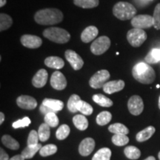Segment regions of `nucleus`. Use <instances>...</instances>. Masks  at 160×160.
<instances>
[{"label": "nucleus", "mask_w": 160, "mask_h": 160, "mask_svg": "<svg viewBox=\"0 0 160 160\" xmlns=\"http://www.w3.org/2000/svg\"><path fill=\"white\" fill-rule=\"evenodd\" d=\"M62 12L57 8H45L38 11L34 15V20L41 25H53L63 20Z\"/></svg>", "instance_id": "obj_1"}, {"label": "nucleus", "mask_w": 160, "mask_h": 160, "mask_svg": "<svg viewBox=\"0 0 160 160\" xmlns=\"http://www.w3.org/2000/svg\"><path fill=\"white\" fill-rule=\"evenodd\" d=\"M132 75L139 82L149 85L154 82L156 73L154 70L148 63L139 62L133 66Z\"/></svg>", "instance_id": "obj_2"}, {"label": "nucleus", "mask_w": 160, "mask_h": 160, "mask_svg": "<svg viewBox=\"0 0 160 160\" xmlns=\"http://www.w3.org/2000/svg\"><path fill=\"white\" fill-rule=\"evenodd\" d=\"M113 13L122 21L132 19L137 14V9L132 4L127 2H119L113 8Z\"/></svg>", "instance_id": "obj_3"}, {"label": "nucleus", "mask_w": 160, "mask_h": 160, "mask_svg": "<svg viewBox=\"0 0 160 160\" xmlns=\"http://www.w3.org/2000/svg\"><path fill=\"white\" fill-rule=\"evenodd\" d=\"M42 34L50 41L58 44H65L68 42L71 39V34L66 30L60 28L52 27L45 29Z\"/></svg>", "instance_id": "obj_4"}, {"label": "nucleus", "mask_w": 160, "mask_h": 160, "mask_svg": "<svg viewBox=\"0 0 160 160\" xmlns=\"http://www.w3.org/2000/svg\"><path fill=\"white\" fill-rule=\"evenodd\" d=\"M147 33L143 29H131L127 33V39L130 45L134 48L140 47L147 39Z\"/></svg>", "instance_id": "obj_5"}, {"label": "nucleus", "mask_w": 160, "mask_h": 160, "mask_svg": "<svg viewBox=\"0 0 160 160\" xmlns=\"http://www.w3.org/2000/svg\"><path fill=\"white\" fill-rule=\"evenodd\" d=\"M111 39L106 36L98 37L91 45V51L94 55H102L105 53L111 47Z\"/></svg>", "instance_id": "obj_6"}, {"label": "nucleus", "mask_w": 160, "mask_h": 160, "mask_svg": "<svg viewBox=\"0 0 160 160\" xmlns=\"http://www.w3.org/2000/svg\"><path fill=\"white\" fill-rule=\"evenodd\" d=\"M111 77L110 73L107 70H100L94 73L89 80V85L92 88L99 89L103 88Z\"/></svg>", "instance_id": "obj_7"}, {"label": "nucleus", "mask_w": 160, "mask_h": 160, "mask_svg": "<svg viewBox=\"0 0 160 160\" xmlns=\"http://www.w3.org/2000/svg\"><path fill=\"white\" fill-rule=\"evenodd\" d=\"M131 23L134 28L147 29L153 26V19L150 15H137L131 19Z\"/></svg>", "instance_id": "obj_8"}, {"label": "nucleus", "mask_w": 160, "mask_h": 160, "mask_svg": "<svg viewBox=\"0 0 160 160\" xmlns=\"http://www.w3.org/2000/svg\"><path fill=\"white\" fill-rule=\"evenodd\" d=\"M128 108L130 113L134 116L140 115L144 110L143 100L139 96H132L128 102Z\"/></svg>", "instance_id": "obj_9"}, {"label": "nucleus", "mask_w": 160, "mask_h": 160, "mask_svg": "<svg viewBox=\"0 0 160 160\" xmlns=\"http://www.w3.org/2000/svg\"><path fill=\"white\" fill-rule=\"evenodd\" d=\"M65 59L75 71H79L83 67L84 61L82 57L72 50H67L65 53Z\"/></svg>", "instance_id": "obj_10"}, {"label": "nucleus", "mask_w": 160, "mask_h": 160, "mask_svg": "<svg viewBox=\"0 0 160 160\" xmlns=\"http://www.w3.org/2000/svg\"><path fill=\"white\" fill-rule=\"evenodd\" d=\"M20 41L24 47L31 49L39 48L42 45V40L41 38L35 35L25 34L21 37Z\"/></svg>", "instance_id": "obj_11"}, {"label": "nucleus", "mask_w": 160, "mask_h": 160, "mask_svg": "<svg viewBox=\"0 0 160 160\" xmlns=\"http://www.w3.org/2000/svg\"><path fill=\"white\" fill-rule=\"evenodd\" d=\"M51 85L53 89L62 91L67 86V80L62 73L60 71L53 72L51 77Z\"/></svg>", "instance_id": "obj_12"}, {"label": "nucleus", "mask_w": 160, "mask_h": 160, "mask_svg": "<svg viewBox=\"0 0 160 160\" xmlns=\"http://www.w3.org/2000/svg\"><path fill=\"white\" fill-rule=\"evenodd\" d=\"M17 104L19 108L25 110L35 109L37 106V101L33 97L28 95L20 96L17 98Z\"/></svg>", "instance_id": "obj_13"}, {"label": "nucleus", "mask_w": 160, "mask_h": 160, "mask_svg": "<svg viewBox=\"0 0 160 160\" xmlns=\"http://www.w3.org/2000/svg\"><path fill=\"white\" fill-rule=\"evenodd\" d=\"M95 148V141L92 138H85L79 146V152L82 157H87L92 153Z\"/></svg>", "instance_id": "obj_14"}, {"label": "nucleus", "mask_w": 160, "mask_h": 160, "mask_svg": "<svg viewBox=\"0 0 160 160\" xmlns=\"http://www.w3.org/2000/svg\"><path fill=\"white\" fill-rule=\"evenodd\" d=\"M125 88V82L123 80H114L105 83L103 86V91L108 94H112L116 92L121 91Z\"/></svg>", "instance_id": "obj_15"}, {"label": "nucleus", "mask_w": 160, "mask_h": 160, "mask_svg": "<svg viewBox=\"0 0 160 160\" xmlns=\"http://www.w3.org/2000/svg\"><path fill=\"white\" fill-rule=\"evenodd\" d=\"M48 78V73L46 70L40 69L37 72L32 79V84L35 88H41L46 85Z\"/></svg>", "instance_id": "obj_16"}, {"label": "nucleus", "mask_w": 160, "mask_h": 160, "mask_svg": "<svg viewBox=\"0 0 160 160\" xmlns=\"http://www.w3.org/2000/svg\"><path fill=\"white\" fill-rule=\"evenodd\" d=\"M99 34V30L95 26H88L81 33V40L85 43H89L94 40Z\"/></svg>", "instance_id": "obj_17"}, {"label": "nucleus", "mask_w": 160, "mask_h": 160, "mask_svg": "<svg viewBox=\"0 0 160 160\" xmlns=\"http://www.w3.org/2000/svg\"><path fill=\"white\" fill-rule=\"evenodd\" d=\"M45 65L51 68L58 70L65 66V62L59 57H48L45 59Z\"/></svg>", "instance_id": "obj_18"}, {"label": "nucleus", "mask_w": 160, "mask_h": 160, "mask_svg": "<svg viewBox=\"0 0 160 160\" xmlns=\"http://www.w3.org/2000/svg\"><path fill=\"white\" fill-rule=\"evenodd\" d=\"M155 131L156 129L154 127L148 126L145 129L139 132L137 136H136V139H137V142H143L147 141L148 139H149L154 134Z\"/></svg>", "instance_id": "obj_19"}, {"label": "nucleus", "mask_w": 160, "mask_h": 160, "mask_svg": "<svg viewBox=\"0 0 160 160\" xmlns=\"http://www.w3.org/2000/svg\"><path fill=\"white\" fill-rule=\"evenodd\" d=\"M42 104L57 112L62 111L64 108V103L61 101V100H59V99H53L45 98V99L43 100Z\"/></svg>", "instance_id": "obj_20"}, {"label": "nucleus", "mask_w": 160, "mask_h": 160, "mask_svg": "<svg viewBox=\"0 0 160 160\" xmlns=\"http://www.w3.org/2000/svg\"><path fill=\"white\" fill-rule=\"evenodd\" d=\"M73 122L79 131H85L88 127V121L83 115L77 114L73 118Z\"/></svg>", "instance_id": "obj_21"}, {"label": "nucleus", "mask_w": 160, "mask_h": 160, "mask_svg": "<svg viewBox=\"0 0 160 160\" xmlns=\"http://www.w3.org/2000/svg\"><path fill=\"white\" fill-rule=\"evenodd\" d=\"M42 148V146L41 144H38V145L33 146H27L22 152L21 154L23 156L25 159H31L34 157L38 151H40Z\"/></svg>", "instance_id": "obj_22"}, {"label": "nucleus", "mask_w": 160, "mask_h": 160, "mask_svg": "<svg viewBox=\"0 0 160 160\" xmlns=\"http://www.w3.org/2000/svg\"><path fill=\"white\" fill-rule=\"evenodd\" d=\"M93 100L98 105L105 108H110L113 105V101L102 94H95L93 96Z\"/></svg>", "instance_id": "obj_23"}, {"label": "nucleus", "mask_w": 160, "mask_h": 160, "mask_svg": "<svg viewBox=\"0 0 160 160\" xmlns=\"http://www.w3.org/2000/svg\"><path fill=\"white\" fill-rule=\"evenodd\" d=\"M75 5L82 8H93L97 7L99 4V0H73Z\"/></svg>", "instance_id": "obj_24"}, {"label": "nucleus", "mask_w": 160, "mask_h": 160, "mask_svg": "<svg viewBox=\"0 0 160 160\" xmlns=\"http://www.w3.org/2000/svg\"><path fill=\"white\" fill-rule=\"evenodd\" d=\"M146 63L156 64L160 62V48H153L145 58Z\"/></svg>", "instance_id": "obj_25"}, {"label": "nucleus", "mask_w": 160, "mask_h": 160, "mask_svg": "<svg viewBox=\"0 0 160 160\" xmlns=\"http://www.w3.org/2000/svg\"><path fill=\"white\" fill-rule=\"evenodd\" d=\"M124 153L126 157L129 159L136 160L138 159L141 156V151L139 148H137L135 146H128L124 150Z\"/></svg>", "instance_id": "obj_26"}, {"label": "nucleus", "mask_w": 160, "mask_h": 160, "mask_svg": "<svg viewBox=\"0 0 160 160\" xmlns=\"http://www.w3.org/2000/svg\"><path fill=\"white\" fill-rule=\"evenodd\" d=\"M2 142L8 148L11 150H18L19 148V143L9 135H4L2 137Z\"/></svg>", "instance_id": "obj_27"}, {"label": "nucleus", "mask_w": 160, "mask_h": 160, "mask_svg": "<svg viewBox=\"0 0 160 160\" xmlns=\"http://www.w3.org/2000/svg\"><path fill=\"white\" fill-rule=\"evenodd\" d=\"M110 132L114 134H125L128 135L129 133V130L126 126L121 123H114L108 127Z\"/></svg>", "instance_id": "obj_28"}, {"label": "nucleus", "mask_w": 160, "mask_h": 160, "mask_svg": "<svg viewBox=\"0 0 160 160\" xmlns=\"http://www.w3.org/2000/svg\"><path fill=\"white\" fill-rule=\"evenodd\" d=\"M111 151L108 148H103L95 153L92 160H111Z\"/></svg>", "instance_id": "obj_29"}, {"label": "nucleus", "mask_w": 160, "mask_h": 160, "mask_svg": "<svg viewBox=\"0 0 160 160\" xmlns=\"http://www.w3.org/2000/svg\"><path fill=\"white\" fill-rule=\"evenodd\" d=\"M50 126L46 123L42 124L39 126V130H38V133H39V140L41 142H45L50 138L51 136V131H50Z\"/></svg>", "instance_id": "obj_30"}, {"label": "nucleus", "mask_w": 160, "mask_h": 160, "mask_svg": "<svg viewBox=\"0 0 160 160\" xmlns=\"http://www.w3.org/2000/svg\"><path fill=\"white\" fill-rule=\"evenodd\" d=\"M13 25V19L9 15L2 13L0 14V31L8 29Z\"/></svg>", "instance_id": "obj_31"}, {"label": "nucleus", "mask_w": 160, "mask_h": 160, "mask_svg": "<svg viewBox=\"0 0 160 160\" xmlns=\"http://www.w3.org/2000/svg\"><path fill=\"white\" fill-rule=\"evenodd\" d=\"M77 108L78 111H79L80 113L87 116L92 114L93 111V108H92V106L90 104L86 102L85 101H82V100H80L79 102L77 103Z\"/></svg>", "instance_id": "obj_32"}, {"label": "nucleus", "mask_w": 160, "mask_h": 160, "mask_svg": "<svg viewBox=\"0 0 160 160\" xmlns=\"http://www.w3.org/2000/svg\"><path fill=\"white\" fill-rule=\"evenodd\" d=\"M57 151V145H53V144H49V145H45L40 149L39 154L42 157H48V156H51L55 154Z\"/></svg>", "instance_id": "obj_33"}, {"label": "nucleus", "mask_w": 160, "mask_h": 160, "mask_svg": "<svg viewBox=\"0 0 160 160\" xmlns=\"http://www.w3.org/2000/svg\"><path fill=\"white\" fill-rule=\"evenodd\" d=\"M112 118L111 113L108 111H102L97 116V123L98 125L103 126L108 124L111 122Z\"/></svg>", "instance_id": "obj_34"}, {"label": "nucleus", "mask_w": 160, "mask_h": 160, "mask_svg": "<svg viewBox=\"0 0 160 160\" xmlns=\"http://www.w3.org/2000/svg\"><path fill=\"white\" fill-rule=\"evenodd\" d=\"M81 100L80 97L77 94H73L69 98L68 101V108L71 113H77L78 110L77 108V103Z\"/></svg>", "instance_id": "obj_35"}, {"label": "nucleus", "mask_w": 160, "mask_h": 160, "mask_svg": "<svg viewBox=\"0 0 160 160\" xmlns=\"http://www.w3.org/2000/svg\"><path fill=\"white\" fill-rule=\"evenodd\" d=\"M112 142L117 146H124L129 142V138L125 134H114L112 137Z\"/></svg>", "instance_id": "obj_36"}, {"label": "nucleus", "mask_w": 160, "mask_h": 160, "mask_svg": "<svg viewBox=\"0 0 160 160\" xmlns=\"http://www.w3.org/2000/svg\"><path fill=\"white\" fill-rule=\"evenodd\" d=\"M45 123L48 125L50 127L55 128L57 127L59 124V119H58L56 113H48L45 115Z\"/></svg>", "instance_id": "obj_37"}, {"label": "nucleus", "mask_w": 160, "mask_h": 160, "mask_svg": "<svg viewBox=\"0 0 160 160\" xmlns=\"http://www.w3.org/2000/svg\"><path fill=\"white\" fill-rule=\"evenodd\" d=\"M70 133V128L67 125H62L58 128L56 133V137L59 140H63L68 137Z\"/></svg>", "instance_id": "obj_38"}, {"label": "nucleus", "mask_w": 160, "mask_h": 160, "mask_svg": "<svg viewBox=\"0 0 160 160\" xmlns=\"http://www.w3.org/2000/svg\"><path fill=\"white\" fill-rule=\"evenodd\" d=\"M153 27L155 29L160 30V3L155 7L153 15Z\"/></svg>", "instance_id": "obj_39"}, {"label": "nucleus", "mask_w": 160, "mask_h": 160, "mask_svg": "<svg viewBox=\"0 0 160 160\" xmlns=\"http://www.w3.org/2000/svg\"><path fill=\"white\" fill-rule=\"evenodd\" d=\"M39 139V137L38 132L33 130L29 133L28 139V146H33L38 145Z\"/></svg>", "instance_id": "obj_40"}, {"label": "nucleus", "mask_w": 160, "mask_h": 160, "mask_svg": "<svg viewBox=\"0 0 160 160\" xmlns=\"http://www.w3.org/2000/svg\"><path fill=\"white\" fill-rule=\"evenodd\" d=\"M31 124V119L28 117H26L23 118L22 119L17 120V122L13 123V128H25L29 126Z\"/></svg>", "instance_id": "obj_41"}, {"label": "nucleus", "mask_w": 160, "mask_h": 160, "mask_svg": "<svg viewBox=\"0 0 160 160\" xmlns=\"http://www.w3.org/2000/svg\"><path fill=\"white\" fill-rule=\"evenodd\" d=\"M39 110L40 111H41V113H43L44 115H46L48 113H57V111H53V110H52L51 108H50L47 107V106L43 105V104H42L41 106H40Z\"/></svg>", "instance_id": "obj_42"}, {"label": "nucleus", "mask_w": 160, "mask_h": 160, "mask_svg": "<svg viewBox=\"0 0 160 160\" xmlns=\"http://www.w3.org/2000/svg\"><path fill=\"white\" fill-rule=\"evenodd\" d=\"M9 157L8 153L2 148L0 149V160H9Z\"/></svg>", "instance_id": "obj_43"}, {"label": "nucleus", "mask_w": 160, "mask_h": 160, "mask_svg": "<svg viewBox=\"0 0 160 160\" xmlns=\"http://www.w3.org/2000/svg\"><path fill=\"white\" fill-rule=\"evenodd\" d=\"M25 159L23 157L22 155H17L13 157L12 158H11L9 160H25Z\"/></svg>", "instance_id": "obj_44"}, {"label": "nucleus", "mask_w": 160, "mask_h": 160, "mask_svg": "<svg viewBox=\"0 0 160 160\" xmlns=\"http://www.w3.org/2000/svg\"><path fill=\"white\" fill-rule=\"evenodd\" d=\"M4 120H5V114H4L2 112H1L0 113V124L1 125L3 123Z\"/></svg>", "instance_id": "obj_45"}, {"label": "nucleus", "mask_w": 160, "mask_h": 160, "mask_svg": "<svg viewBox=\"0 0 160 160\" xmlns=\"http://www.w3.org/2000/svg\"><path fill=\"white\" fill-rule=\"evenodd\" d=\"M6 2H7V0H0V7L2 8L3 6H5Z\"/></svg>", "instance_id": "obj_46"}, {"label": "nucleus", "mask_w": 160, "mask_h": 160, "mask_svg": "<svg viewBox=\"0 0 160 160\" xmlns=\"http://www.w3.org/2000/svg\"><path fill=\"white\" fill-rule=\"evenodd\" d=\"M144 160H156V159H155L154 157H152V156H151V157H148Z\"/></svg>", "instance_id": "obj_47"}, {"label": "nucleus", "mask_w": 160, "mask_h": 160, "mask_svg": "<svg viewBox=\"0 0 160 160\" xmlns=\"http://www.w3.org/2000/svg\"><path fill=\"white\" fill-rule=\"evenodd\" d=\"M159 108L160 109V96H159Z\"/></svg>", "instance_id": "obj_48"}, {"label": "nucleus", "mask_w": 160, "mask_h": 160, "mask_svg": "<svg viewBox=\"0 0 160 160\" xmlns=\"http://www.w3.org/2000/svg\"><path fill=\"white\" fill-rule=\"evenodd\" d=\"M158 157H159V159L160 160V151L159 152V154H158Z\"/></svg>", "instance_id": "obj_49"}]
</instances>
